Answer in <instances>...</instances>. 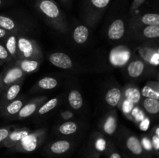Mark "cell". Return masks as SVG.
<instances>
[{"instance_id": "1", "label": "cell", "mask_w": 159, "mask_h": 158, "mask_svg": "<svg viewBox=\"0 0 159 158\" xmlns=\"http://www.w3.org/2000/svg\"><path fill=\"white\" fill-rule=\"evenodd\" d=\"M36 9L47 23L62 33L68 30L66 17L54 0H40L36 2Z\"/></svg>"}, {"instance_id": "2", "label": "cell", "mask_w": 159, "mask_h": 158, "mask_svg": "<svg viewBox=\"0 0 159 158\" xmlns=\"http://www.w3.org/2000/svg\"><path fill=\"white\" fill-rule=\"evenodd\" d=\"M111 0H82L83 18L89 25H95L105 12Z\"/></svg>"}, {"instance_id": "3", "label": "cell", "mask_w": 159, "mask_h": 158, "mask_svg": "<svg viewBox=\"0 0 159 158\" xmlns=\"http://www.w3.org/2000/svg\"><path fill=\"white\" fill-rule=\"evenodd\" d=\"M18 60L38 59L42 60L41 49L37 42L25 33L18 34L17 40Z\"/></svg>"}, {"instance_id": "4", "label": "cell", "mask_w": 159, "mask_h": 158, "mask_svg": "<svg viewBox=\"0 0 159 158\" xmlns=\"http://www.w3.org/2000/svg\"><path fill=\"white\" fill-rule=\"evenodd\" d=\"M120 144L124 149V153L130 158H148L143 150L141 139L130 132H125L120 136Z\"/></svg>"}, {"instance_id": "5", "label": "cell", "mask_w": 159, "mask_h": 158, "mask_svg": "<svg viewBox=\"0 0 159 158\" xmlns=\"http://www.w3.org/2000/svg\"><path fill=\"white\" fill-rule=\"evenodd\" d=\"M46 132L43 129L30 132L19 143L10 149L11 150L20 153H31L37 150L44 142Z\"/></svg>"}, {"instance_id": "6", "label": "cell", "mask_w": 159, "mask_h": 158, "mask_svg": "<svg viewBox=\"0 0 159 158\" xmlns=\"http://www.w3.org/2000/svg\"><path fill=\"white\" fill-rule=\"evenodd\" d=\"M7 65L8 66L2 72L1 81H0V94L2 92L3 90L6 89L10 85L18 81L23 80L25 76L24 73L19 68L15 61Z\"/></svg>"}, {"instance_id": "7", "label": "cell", "mask_w": 159, "mask_h": 158, "mask_svg": "<svg viewBox=\"0 0 159 158\" xmlns=\"http://www.w3.org/2000/svg\"><path fill=\"white\" fill-rule=\"evenodd\" d=\"M72 148V143L68 139H58L50 143L45 152L50 156H61L68 153Z\"/></svg>"}, {"instance_id": "8", "label": "cell", "mask_w": 159, "mask_h": 158, "mask_svg": "<svg viewBox=\"0 0 159 158\" xmlns=\"http://www.w3.org/2000/svg\"><path fill=\"white\" fill-rule=\"evenodd\" d=\"M23 26V23H20V21L16 18L6 14L0 13V27L4 29L5 30L13 33L26 34L27 29Z\"/></svg>"}, {"instance_id": "9", "label": "cell", "mask_w": 159, "mask_h": 158, "mask_svg": "<svg viewBox=\"0 0 159 158\" xmlns=\"http://www.w3.org/2000/svg\"><path fill=\"white\" fill-rule=\"evenodd\" d=\"M47 98L45 96H38L29 100V102H26L22 107L20 111L17 115V119H23L30 117L34 113H35L39 108V107L46 101Z\"/></svg>"}, {"instance_id": "10", "label": "cell", "mask_w": 159, "mask_h": 158, "mask_svg": "<svg viewBox=\"0 0 159 158\" xmlns=\"http://www.w3.org/2000/svg\"><path fill=\"white\" fill-rule=\"evenodd\" d=\"M22 85H23V80H20L12 84L6 89L3 90L2 92L0 94V108L18 97L21 91Z\"/></svg>"}, {"instance_id": "11", "label": "cell", "mask_w": 159, "mask_h": 158, "mask_svg": "<svg viewBox=\"0 0 159 158\" xmlns=\"http://www.w3.org/2000/svg\"><path fill=\"white\" fill-rule=\"evenodd\" d=\"M133 28L145 26H159V15L155 12H148L138 16H134L130 20Z\"/></svg>"}, {"instance_id": "12", "label": "cell", "mask_w": 159, "mask_h": 158, "mask_svg": "<svg viewBox=\"0 0 159 158\" xmlns=\"http://www.w3.org/2000/svg\"><path fill=\"white\" fill-rule=\"evenodd\" d=\"M25 103H26L25 98H16L13 101L0 108V116L7 119L12 118L16 116H17L19 112Z\"/></svg>"}, {"instance_id": "13", "label": "cell", "mask_w": 159, "mask_h": 158, "mask_svg": "<svg viewBox=\"0 0 159 158\" xmlns=\"http://www.w3.org/2000/svg\"><path fill=\"white\" fill-rule=\"evenodd\" d=\"M117 113L115 109L107 113L101 122V129L108 136H113L117 129Z\"/></svg>"}, {"instance_id": "14", "label": "cell", "mask_w": 159, "mask_h": 158, "mask_svg": "<svg viewBox=\"0 0 159 158\" xmlns=\"http://www.w3.org/2000/svg\"><path fill=\"white\" fill-rule=\"evenodd\" d=\"M146 63L140 58H134L127 66V73L130 78L138 79L145 74Z\"/></svg>"}, {"instance_id": "15", "label": "cell", "mask_w": 159, "mask_h": 158, "mask_svg": "<svg viewBox=\"0 0 159 158\" xmlns=\"http://www.w3.org/2000/svg\"><path fill=\"white\" fill-rule=\"evenodd\" d=\"M125 23L122 19H116L110 25L107 31L109 39L117 41L122 39L125 34Z\"/></svg>"}, {"instance_id": "16", "label": "cell", "mask_w": 159, "mask_h": 158, "mask_svg": "<svg viewBox=\"0 0 159 158\" xmlns=\"http://www.w3.org/2000/svg\"><path fill=\"white\" fill-rule=\"evenodd\" d=\"M49 61L51 64L61 69L68 70L73 67V61L71 57L62 52L52 53L49 56Z\"/></svg>"}, {"instance_id": "17", "label": "cell", "mask_w": 159, "mask_h": 158, "mask_svg": "<svg viewBox=\"0 0 159 158\" xmlns=\"http://www.w3.org/2000/svg\"><path fill=\"white\" fill-rule=\"evenodd\" d=\"M30 133V130L28 128L13 129L6 140L2 143V147L11 149L17 143H19Z\"/></svg>"}, {"instance_id": "18", "label": "cell", "mask_w": 159, "mask_h": 158, "mask_svg": "<svg viewBox=\"0 0 159 158\" xmlns=\"http://www.w3.org/2000/svg\"><path fill=\"white\" fill-rule=\"evenodd\" d=\"M133 29L136 32L135 36L144 40H157L159 37V26H145L133 28Z\"/></svg>"}, {"instance_id": "19", "label": "cell", "mask_w": 159, "mask_h": 158, "mask_svg": "<svg viewBox=\"0 0 159 158\" xmlns=\"http://www.w3.org/2000/svg\"><path fill=\"white\" fill-rule=\"evenodd\" d=\"M108 143L107 139L101 133L94 135L90 142V147L89 153H96L101 155L106 152Z\"/></svg>"}, {"instance_id": "20", "label": "cell", "mask_w": 159, "mask_h": 158, "mask_svg": "<svg viewBox=\"0 0 159 158\" xmlns=\"http://www.w3.org/2000/svg\"><path fill=\"white\" fill-rule=\"evenodd\" d=\"M18 34L10 33L4 40L2 41L3 45L6 47V50L10 55L11 58L13 61L18 60V47H17V40H18Z\"/></svg>"}, {"instance_id": "21", "label": "cell", "mask_w": 159, "mask_h": 158, "mask_svg": "<svg viewBox=\"0 0 159 158\" xmlns=\"http://www.w3.org/2000/svg\"><path fill=\"white\" fill-rule=\"evenodd\" d=\"M25 74L35 72L40 68L41 60L38 59H21L15 61Z\"/></svg>"}, {"instance_id": "22", "label": "cell", "mask_w": 159, "mask_h": 158, "mask_svg": "<svg viewBox=\"0 0 159 158\" xmlns=\"http://www.w3.org/2000/svg\"><path fill=\"white\" fill-rule=\"evenodd\" d=\"M123 98V91L118 87H113L110 88L106 93L105 101L107 105L111 108L117 106Z\"/></svg>"}, {"instance_id": "23", "label": "cell", "mask_w": 159, "mask_h": 158, "mask_svg": "<svg viewBox=\"0 0 159 158\" xmlns=\"http://www.w3.org/2000/svg\"><path fill=\"white\" fill-rule=\"evenodd\" d=\"M141 96L159 100V86L156 81H149L143 87L141 91Z\"/></svg>"}, {"instance_id": "24", "label": "cell", "mask_w": 159, "mask_h": 158, "mask_svg": "<svg viewBox=\"0 0 159 158\" xmlns=\"http://www.w3.org/2000/svg\"><path fill=\"white\" fill-rule=\"evenodd\" d=\"M123 96L127 101L132 103L133 105H138L141 99V94L140 90L136 86L130 85L127 86L123 93Z\"/></svg>"}, {"instance_id": "25", "label": "cell", "mask_w": 159, "mask_h": 158, "mask_svg": "<svg viewBox=\"0 0 159 158\" xmlns=\"http://www.w3.org/2000/svg\"><path fill=\"white\" fill-rule=\"evenodd\" d=\"M89 35V30L88 27L84 25H79L75 28L72 37L76 43L83 44L88 40Z\"/></svg>"}, {"instance_id": "26", "label": "cell", "mask_w": 159, "mask_h": 158, "mask_svg": "<svg viewBox=\"0 0 159 158\" xmlns=\"http://www.w3.org/2000/svg\"><path fill=\"white\" fill-rule=\"evenodd\" d=\"M68 102L71 108L75 110H79L83 105V99L79 92V91L72 89L70 91L68 95Z\"/></svg>"}, {"instance_id": "27", "label": "cell", "mask_w": 159, "mask_h": 158, "mask_svg": "<svg viewBox=\"0 0 159 158\" xmlns=\"http://www.w3.org/2000/svg\"><path fill=\"white\" fill-rule=\"evenodd\" d=\"M144 111L149 115L156 116L159 112V100L150 98H144L142 102Z\"/></svg>"}, {"instance_id": "28", "label": "cell", "mask_w": 159, "mask_h": 158, "mask_svg": "<svg viewBox=\"0 0 159 158\" xmlns=\"http://www.w3.org/2000/svg\"><path fill=\"white\" fill-rule=\"evenodd\" d=\"M142 57L145 60L146 62H148L152 65L158 67V50H151L148 47L144 48L141 50Z\"/></svg>"}, {"instance_id": "29", "label": "cell", "mask_w": 159, "mask_h": 158, "mask_svg": "<svg viewBox=\"0 0 159 158\" xmlns=\"http://www.w3.org/2000/svg\"><path fill=\"white\" fill-rule=\"evenodd\" d=\"M79 126L76 122L73 121H67L59 125L58 132L62 135L65 136H70L77 132Z\"/></svg>"}, {"instance_id": "30", "label": "cell", "mask_w": 159, "mask_h": 158, "mask_svg": "<svg viewBox=\"0 0 159 158\" xmlns=\"http://www.w3.org/2000/svg\"><path fill=\"white\" fill-rule=\"evenodd\" d=\"M58 81L55 77H45L37 82V88L42 90H51L57 86Z\"/></svg>"}, {"instance_id": "31", "label": "cell", "mask_w": 159, "mask_h": 158, "mask_svg": "<svg viewBox=\"0 0 159 158\" xmlns=\"http://www.w3.org/2000/svg\"><path fill=\"white\" fill-rule=\"evenodd\" d=\"M59 102V99L57 98H53L47 102H43V105H40L39 108L37 109V114L38 115H44L46 113L49 112L52 109H54L57 105Z\"/></svg>"}, {"instance_id": "32", "label": "cell", "mask_w": 159, "mask_h": 158, "mask_svg": "<svg viewBox=\"0 0 159 158\" xmlns=\"http://www.w3.org/2000/svg\"><path fill=\"white\" fill-rule=\"evenodd\" d=\"M104 154L107 158H129L124 153H120L113 142H109Z\"/></svg>"}, {"instance_id": "33", "label": "cell", "mask_w": 159, "mask_h": 158, "mask_svg": "<svg viewBox=\"0 0 159 158\" xmlns=\"http://www.w3.org/2000/svg\"><path fill=\"white\" fill-rule=\"evenodd\" d=\"M12 62L14 61L11 58L10 55L7 52L3 43L0 41V65L2 66V65L9 64Z\"/></svg>"}, {"instance_id": "34", "label": "cell", "mask_w": 159, "mask_h": 158, "mask_svg": "<svg viewBox=\"0 0 159 158\" xmlns=\"http://www.w3.org/2000/svg\"><path fill=\"white\" fill-rule=\"evenodd\" d=\"M141 145H142L143 150H144V153L147 154V156H153L154 157L155 153H154L153 148H152V143H151L150 137H148V136H143L141 140Z\"/></svg>"}, {"instance_id": "35", "label": "cell", "mask_w": 159, "mask_h": 158, "mask_svg": "<svg viewBox=\"0 0 159 158\" xmlns=\"http://www.w3.org/2000/svg\"><path fill=\"white\" fill-rule=\"evenodd\" d=\"M12 129H13L12 126H4L0 128V144L6 140Z\"/></svg>"}, {"instance_id": "36", "label": "cell", "mask_w": 159, "mask_h": 158, "mask_svg": "<svg viewBox=\"0 0 159 158\" xmlns=\"http://www.w3.org/2000/svg\"><path fill=\"white\" fill-rule=\"evenodd\" d=\"M150 139H151V143H152V148H153V150H154V153H155V156H158V151H159V136L153 133V135L151 136Z\"/></svg>"}, {"instance_id": "37", "label": "cell", "mask_w": 159, "mask_h": 158, "mask_svg": "<svg viewBox=\"0 0 159 158\" xmlns=\"http://www.w3.org/2000/svg\"><path fill=\"white\" fill-rule=\"evenodd\" d=\"M144 1H145V0H134L131 6V11H134L135 10V9H138Z\"/></svg>"}, {"instance_id": "38", "label": "cell", "mask_w": 159, "mask_h": 158, "mask_svg": "<svg viewBox=\"0 0 159 158\" xmlns=\"http://www.w3.org/2000/svg\"><path fill=\"white\" fill-rule=\"evenodd\" d=\"M9 33H9L8 31L5 30L4 29L0 27V41L2 42V40H4Z\"/></svg>"}, {"instance_id": "39", "label": "cell", "mask_w": 159, "mask_h": 158, "mask_svg": "<svg viewBox=\"0 0 159 158\" xmlns=\"http://www.w3.org/2000/svg\"><path fill=\"white\" fill-rule=\"evenodd\" d=\"M9 1H10V0H0V9H1V8H3L4 6H7L9 3Z\"/></svg>"}, {"instance_id": "40", "label": "cell", "mask_w": 159, "mask_h": 158, "mask_svg": "<svg viewBox=\"0 0 159 158\" xmlns=\"http://www.w3.org/2000/svg\"><path fill=\"white\" fill-rule=\"evenodd\" d=\"M60 1L62 3H64V4H65V5H66V4H68V2H70V0H60Z\"/></svg>"}, {"instance_id": "41", "label": "cell", "mask_w": 159, "mask_h": 158, "mask_svg": "<svg viewBox=\"0 0 159 158\" xmlns=\"http://www.w3.org/2000/svg\"><path fill=\"white\" fill-rule=\"evenodd\" d=\"M1 77H2V72L0 73V81H1Z\"/></svg>"}, {"instance_id": "42", "label": "cell", "mask_w": 159, "mask_h": 158, "mask_svg": "<svg viewBox=\"0 0 159 158\" xmlns=\"http://www.w3.org/2000/svg\"><path fill=\"white\" fill-rule=\"evenodd\" d=\"M1 147H2V144H0V148H1Z\"/></svg>"}, {"instance_id": "43", "label": "cell", "mask_w": 159, "mask_h": 158, "mask_svg": "<svg viewBox=\"0 0 159 158\" xmlns=\"http://www.w3.org/2000/svg\"><path fill=\"white\" fill-rule=\"evenodd\" d=\"M37 1H40V0H36V2H37Z\"/></svg>"}, {"instance_id": "44", "label": "cell", "mask_w": 159, "mask_h": 158, "mask_svg": "<svg viewBox=\"0 0 159 158\" xmlns=\"http://www.w3.org/2000/svg\"><path fill=\"white\" fill-rule=\"evenodd\" d=\"M148 158H154V157H148Z\"/></svg>"}, {"instance_id": "45", "label": "cell", "mask_w": 159, "mask_h": 158, "mask_svg": "<svg viewBox=\"0 0 159 158\" xmlns=\"http://www.w3.org/2000/svg\"><path fill=\"white\" fill-rule=\"evenodd\" d=\"M129 158H130V157H129Z\"/></svg>"}]
</instances>
